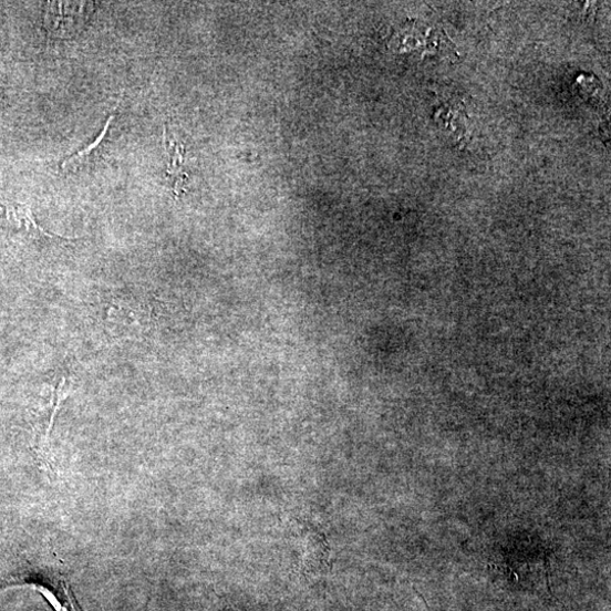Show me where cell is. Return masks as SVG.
<instances>
[{"label": "cell", "mask_w": 611, "mask_h": 611, "mask_svg": "<svg viewBox=\"0 0 611 611\" xmlns=\"http://www.w3.org/2000/svg\"><path fill=\"white\" fill-rule=\"evenodd\" d=\"M91 6L87 3H48L45 28L49 34L68 37L75 33L87 20V10L93 9Z\"/></svg>", "instance_id": "7a4b0ae2"}, {"label": "cell", "mask_w": 611, "mask_h": 611, "mask_svg": "<svg viewBox=\"0 0 611 611\" xmlns=\"http://www.w3.org/2000/svg\"><path fill=\"white\" fill-rule=\"evenodd\" d=\"M9 219L15 224H18L21 227H25L29 232H37L38 235L48 237V238H64L61 236H56L54 234H49L45 230H43L33 219L32 213L29 207L23 206V204H18V206H13L9 209Z\"/></svg>", "instance_id": "277c9868"}, {"label": "cell", "mask_w": 611, "mask_h": 611, "mask_svg": "<svg viewBox=\"0 0 611 611\" xmlns=\"http://www.w3.org/2000/svg\"><path fill=\"white\" fill-rule=\"evenodd\" d=\"M14 587H29L37 591L54 611H82L68 580L63 576L28 579Z\"/></svg>", "instance_id": "6da1fadb"}, {"label": "cell", "mask_w": 611, "mask_h": 611, "mask_svg": "<svg viewBox=\"0 0 611 611\" xmlns=\"http://www.w3.org/2000/svg\"><path fill=\"white\" fill-rule=\"evenodd\" d=\"M114 120H115V115H112L108 118L104 130L101 131L96 139H94V142L91 143L87 147H84L80 152L75 153V155L71 156L70 158H66L62 164V169L64 172H70V170L77 169L81 165L86 164L90 160L91 156H93L94 153L99 151L97 148L100 147L102 142L105 141L107 133L110 131V127Z\"/></svg>", "instance_id": "3957f363"}]
</instances>
